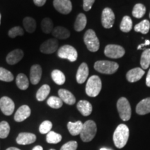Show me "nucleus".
<instances>
[{
    "label": "nucleus",
    "instance_id": "nucleus-1",
    "mask_svg": "<svg viewBox=\"0 0 150 150\" xmlns=\"http://www.w3.org/2000/svg\"><path fill=\"white\" fill-rule=\"evenodd\" d=\"M129 136V130L126 125L121 124L116 128L113 134V142L115 145L121 149L126 145Z\"/></svg>",
    "mask_w": 150,
    "mask_h": 150
},
{
    "label": "nucleus",
    "instance_id": "nucleus-2",
    "mask_svg": "<svg viewBox=\"0 0 150 150\" xmlns=\"http://www.w3.org/2000/svg\"><path fill=\"white\" fill-rule=\"evenodd\" d=\"M102 90V81L97 75H93L88 80L86 86V93L89 97H97Z\"/></svg>",
    "mask_w": 150,
    "mask_h": 150
},
{
    "label": "nucleus",
    "instance_id": "nucleus-3",
    "mask_svg": "<svg viewBox=\"0 0 150 150\" xmlns=\"http://www.w3.org/2000/svg\"><path fill=\"white\" fill-rule=\"evenodd\" d=\"M97 133V125L93 120L86 121L83 125L80 134L81 139L83 142H90L95 138Z\"/></svg>",
    "mask_w": 150,
    "mask_h": 150
},
{
    "label": "nucleus",
    "instance_id": "nucleus-4",
    "mask_svg": "<svg viewBox=\"0 0 150 150\" xmlns=\"http://www.w3.org/2000/svg\"><path fill=\"white\" fill-rule=\"evenodd\" d=\"M119 65L115 62L109 61H99L94 65V68L102 74H112L117 70Z\"/></svg>",
    "mask_w": 150,
    "mask_h": 150
},
{
    "label": "nucleus",
    "instance_id": "nucleus-5",
    "mask_svg": "<svg viewBox=\"0 0 150 150\" xmlns=\"http://www.w3.org/2000/svg\"><path fill=\"white\" fill-rule=\"evenodd\" d=\"M83 40L88 50L92 52H95L99 48V41L96 33L93 29H88L84 34Z\"/></svg>",
    "mask_w": 150,
    "mask_h": 150
},
{
    "label": "nucleus",
    "instance_id": "nucleus-6",
    "mask_svg": "<svg viewBox=\"0 0 150 150\" xmlns=\"http://www.w3.org/2000/svg\"><path fill=\"white\" fill-rule=\"evenodd\" d=\"M117 108L120 117L123 121H128L131 116V108L129 101L125 97H121L117 102Z\"/></svg>",
    "mask_w": 150,
    "mask_h": 150
},
{
    "label": "nucleus",
    "instance_id": "nucleus-7",
    "mask_svg": "<svg viewBox=\"0 0 150 150\" xmlns=\"http://www.w3.org/2000/svg\"><path fill=\"white\" fill-rule=\"evenodd\" d=\"M58 56L61 59H67L71 62H74L77 59L78 53L76 49L72 46L65 45L58 50Z\"/></svg>",
    "mask_w": 150,
    "mask_h": 150
},
{
    "label": "nucleus",
    "instance_id": "nucleus-8",
    "mask_svg": "<svg viewBox=\"0 0 150 150\" xmlns=\"http://www.w3.org/2000/svg\"><path fill=\"white\" fill-rule=\"evenodd\" d=\"M125 54V50L122 47L117 45H108L104 49V54L111 59H119Z\"/></svg>",
    "mask_w": 150,
    "mask_h": 150
},
{
    "label": "nucleus",
    "instance_id": "nucleus-9",
    "mask_svg": "<svg viewBox=\"0 0 150 150\" xmlns=\"http://www.w3.org/2000/svg\"><path fill=\"white\" fill-rule=\"evenodd\" d=\"M115 14L110 8H105L102 13V24L106 29H110L115 22Z\"/></svg>",
    "mask_w": 150,
    "mask_h": 150
},
{
    "label": "nucleus",
    "instance_id": "nucleus-10",
    "mask_svg": "<svg viewBox=\"0 0 150 150\" xmlns=\"http://www.w3.org/2000/svg\"><path fill=\"white\" fill-rule=\"evenodd\" d=\"M53 5L56 11L64 15L70 13L72 9L70 0H54Z\"/></svg>",
    "mask_w": 150,
    "mask_h": 150
},
{
    "label": "nucleus",
    "instance_id": "nucleus-11",
    "mask_svg": "<svg viewBox=\"0 0 150 150\" xmlns=\"http://www.w3.org/2000/svg\"><path fill=\"white\" fill-rule=\"evenodd\" d=\"M0 108L6 115H12L15 109L13 101L8 97H3L0 99Z\"/></svg>",
    "mask_w": 150,
    "mask_h": 150
},
{
    "label": "nucleus",
    "instance_id": "nucleus-12",
    "mask_svg": "<svg viewBox=\"0 0 150 150\" xmlns=\"http://www.w3.org/2000/svg\"><path fill=\"white\" fill-rule=\"evenodd\" d=\"M58 46H59L58 40L56 39L51 38L42 43L40 47V50L43 54H53L56 51Z\"/></svg>",
    "mask_w": 150,
    "mask_h": 150
},
{
    "label": "nucleus",
    "instance_id": "nucleus-13",
    "mask_svg": "<svg viewBox=\"0 0 150 150\" xmlns=\"http://www.w3.org/2000/svg\"><path fill=\"white\" fill-rule=\"evenodd\" d=\"M42 67L40 65H33L30 70V81L33 85H36L40 82L42 76Z\"/></svg>",
    "mask_w": 150,
    "mask_h": 150
},
{
    "label": "nucleus",
    "instance_id": "nucleus-14",
    "mask_svg": "<svg viewBox=\"0 0 150 150\" xmlns=\"http://www.w3.org/2000/svg\"><path fill=\"white\" fill-rule=\"evenodd\" d=\"M31 115V109L27 105H23L20 106L15 114L14 119L16 122H20L27 119Z\"/></svg>",
    "mask_w": 150,
    "mask_h": 150
},
{
    "label": "nucleus",
    "instance_id": "nucleus-15",
    "mask_svg": "<svg viewBox=\"0 0 150 150\" xmlns=\"http://www.w3.org/2000/svg\"><path fill=\"white\" fill-rule=\"evenodd\" d=\"M89 74V69L88 65L86 63H83L79 67L77 72H76V81L78 83H83L87 79Z\"/></svg>",
    "mask_w": 150,
    "mask_h": 150
},
{
    "label": "nucleus",
    "instance_id": "nucleus-16",
    "mask_svg": "<svg viewBox=\"0 0 150 150\" xmlns=\"http://www.w3.org/2000/svg\"><path fill=\"white\" fill-rule=\"evenodd\" d=\"M145 74V70H142L140 67H136V68L131 69L127 73V79L128 81L134 83L138 81L141 79L143 75Z\"/></svg>",
    "mask_w": 150,
    "mask_h": 150
},
{
    "label": "nucleus",
    "instance_id": "nucleus-17",
    "mask_svg": "<svg viewBox=\"0 0 150 150\" xmlns=\"http://www.w3.org/2000/svg\"><path fill=\"white\" fill-rule=\"evenodd\" d=\"M23 51L20 49H17L11 52L6 56V62L9 65H15L21 61L23 58Z\"/></svg>",
    "mask_w": 150,
    "mask_h": 150
},
{
    "label": "nucleus",
    "instance_id": "nucleus-18",
    "mask_svg": "<svg viewBox=\"0 0 150 150\" xmlns=\"http://www.w3.org/2000/svg\"><path fill=\"white\" fill-rule=\"evenodd\" d=\"M36 140L35 135L30 133H20L17 138L16 141L19 145H29Z\"/></svg>",
    "mask_w": 150,
    "mask_h": 150
},
{
    "label": "nucleus",
    "instance_id": "nucleus-19",
    "mask_svg": "<svg viewBox=\"0 0 150 150\" xmlns=\"http://www.w3.org/2000/svg\"><path fill=\"white\" fill-rule=\"evenodd\" d=\"M59 95L63 102L68 105H73L76 103V98L72 93L65 89H60L59 91Z\"/></svg>",
    "mask_w": 150,
    "mask_h": 150
},
{
    "label": "nucleus",
    "instance_id": "nucleus-20",
    "mask_svg": "<svg viewBox=\"0 0 150 150\" xmlns=\"http://www.w3.org/2000/svg\"><path fill=\"white\" fill-rule=\"evenodd\" d=\"M136 112L138 115H143L150 112V97L142 99L136 106Z\"/></svg>",
    "mask_w": 150,
    "mask_h": 150
},
{
    "label": "nucleus",
    "instance_id": "nucleus-21",
    "mask_svg": "<svg viewBox=\"0 0 150 150\" xmlns=\"http://www.w3.org/2000/svg\"><path fill=\"white\" fill-rule=\"evenodd\" d=\"M76 107L83 116H88L93 111V106L91 103L86 100H81L78 102Z\"/></svg>",
    "mask_w": 150,
    "mask_h": 150
},
{
    "label": "nucleus",
    "instance_id": "nucleus-22",
    "mask_svg": "<svg viewBox=\"0 0 150 150\" xmlns=\"http://www.w3.org/2000/svg\"><path fill=\"white\" fill-rule=\"evenodd\" d=\"M52 35L56 38L64 40L70 37V32L68 29L63 27H56L52 31Z\"/></svg>",
    "mask_w": 150,
    "mask_h": 150
},
{
    "label": "nucleus",
    "instance_id": "nucleus-23",
    "mask_svg": "<svg viewBox=\"0 0 150 150\" xmlns=\"http://www.w3.org/2000/svg\"><path fill=\"white\" fill-rule=\"evenodd\" d=\"M83 124L81 121H77L76 122H70L67 124V129H68L69 132L70 133L71 135L77 136L81 132L82 129H83Z\"/></svg>",
    "mask_w": 150,
    "mask_h": 150
},
{
    "label": "nucleus",
    "instance_id": "nucleus-24",
    "mask_svg": "<svg viewBox=\"0 0 150 150\" xmlns=\"http://www.w3.org/2000/svg\"><path fill=\"white\" fill-rule=\"evenodd\" d=\"M87 24V18L83 13H79L76 17L74 23V29L76 31H81L85 29Z\"/></svg>",
    "mask_w": 150,
    "mask_h": 150
},
{
    "label": "nucleus",
    "instance_id": "nucleus-25",
    "mask_svg": "<svg viewBox=\"0 0 150 150\" xmlns=\"http://www.w3.org/2000/svg\"><path fill=\"white\" fill-rule=\"evenodd\" d=\"M23 25L26 31L29 33H33L36 29V22L34 19L30 17H27L24 19Z\"/></svg>",
    "mask_w": 150,
    "mask_h": 150
},
{
    "label": "nucleus",
    "instance_id": "nucleus-26",
    "mask_svg": "<svg viewBox=\"0 0 150 150\" xmlns=\"http://www.w3.org/2000/svg\"><path fill=\"white\" fill-rule=\"evenodd\" d=\"M16 84L20 90H22V91L27 90L29 87V84L27 76L24 74H22V73L19 74L16 77Z\"/></svg>",
    "mask_w": 150,
    "mask_h": 150
},
{
    "label": "nucleus",
    "instance_id": "nucleus-27",
    "mask_svg": "<svg viewBox=\"0 0 150 150\" xmlns=\"http://www.w3.org/2000/svg\"><path fill=\"white\" fill-rule=\"evenodd\" d=\"M50 93V87L47 84L41 86L36 93V99L39 102H42L45 99Z\"/></svg>",
    "mask_w": 150,
    "mask_h": 150
},
{
    "label": "nucleus",
    "instance_id": "nucleus-28",
    "mask_svg": "<svg viewBox=\"0 0 150 150\" xmlns=\"http://www.w3.org/2000/svg\"><path fill=\"white\" fill-rule=\"evenodd\" d=\"M150 29V22L149 20H144L139 24H137L134 27V30L136 32H140L142 34H147Z\"/></svg>",
    "mask_w": 150,
    "mask_h": 150
},
{
    "label": "nucleus",
    "instance_id": "nucleus-29",
    "mask_svg": "<svg viewBox=\"0 0 150 150\" xmlns=\"http://www.w3.org/2000/svg\"><path fill=\"white\" fill-rule=\"evenodd\" d=\"M140 65L142 70H147L150 65V49H146L140 58Z\"/></svg>",
    "mask_w": 150,
    "mask_h": 150
},
{
    "label": "nucleus",
    "instance_id": "nucleus-30",
    "mask_svg": "<svg viewBox=\"0 0 150 150\" xmlns=\"http://www.w3.org/2000/svg\"><path fill=\"white\" fill-rule=\"evenodd\" d=\"M132 20H131V18L129 16H125L122 18V20L120 23V30L123 32L127 33L129 32L131 29H132Z\"/></svg>",
    "mask_w": 150,
    "mask_h": 150
},
{
    "label": "nucleus",
    "instance_id": "nucleus-31",
    "mask_svg": "<svg viewBox=\"0 0 150 150\" xmlns=\"http://www.w3.org/2000/svg\"><path fill=\"white\" fill-rule=\"evenodd\" d=\"M52 78L58 85H63L65 81V76L61 70H54L52 72Z\"/></svg>",
    "mask_w": 150,
    "mask_h": 150
},
{
    "label": "nucleus",
    "instance_id": "nucleus-32",
    "mask_svg": "<svg viewBox=\"0 0 150 150\" xmlns=\"http://www.w3.org/2000/svg\"><path fill=\"white\" fill-rule=\"evenodd\" d=\"M146 13L145 6L142 4H136L133 8L132 15L136 18H141Z\"/></svg>",
    "mask_w": 150,
    "mask_h": 150
},
{
    "label": "nucleus",
    "instance_id": "nucleus-33",
    "mask_svg": "<svg viewBox=\"0 0 150 150\" xmlns=\"http://www.w3.org/2000/svg\"><path fill=\"white\" fill-rule=\"evenodd\" d=\"M41 29L45 33L52 32L54 29L53 22L50 18H44L41 22Z\"/></svg>",
    "mask_w": 150,
    "mask_h": 150
},
{
    "label": "nucleus",
    "instance_id": "nucleus-34",
    "mask_svg": "<svg viewBox=\"0 0 150 150\" xmlns=\"http://www.w3.org/2000/svg\"><path fill=\"white\" fill-rule=\"evenodd\" d=\"M46 140L48 143L56 144L61 141L62 136L61 135L57 134V133L54 132V131H51L47 134Z\"/></svg>",
    "mask_w": 150,
    "mask_h": 150
},
{
    "label": "nucleus",
    "instance_id": "nucleus-35",
    "mask_svg": "<svg viewBox=\"0 0 150 150\" xmlns=\"http://www.w3.org/2000/svg\"><path fill=\"white\" fill-rule=\"evenodd\" d=\"M47 104L52 108L58 109L63 106V101L61 100L60 97L52 96L47 99Z\"/></svg>",
    "mask_w": 150,
    "mask_h": 150
},
{
    "label": "nucleus",
    "instance_id": "nucleus-36",
    "mask_svg": "<svg viewBox=\"0 0 150 150\" xmlns=\"http://www.w3.org/2000/svg\"><path fill=\"white\" fill-rule=\"evenodd\" d=\"M13 79V74L10 71L4 67H0V80L6 82H11Z\"/></svg>",
    "mask_w": 150,
    "mask_h": 150
},
{
    "label": "nucleus",
    "instance_id": "nucleus-37",
    "mask_svg": "<svg viewBox=\"0 0 150 150\" xmlns=\"http://www.w3.org/2000/svg\"><path fill=\"white\" fill-rule=\"evenodd\" d=\"M10 132L9 124L6 121L0 122V138H7Z\"/></svg>",
    "mask_w": 150,
    "mask_h": 150
},
{
    "label": "nucleus",
    "instance_id": "nucleus-38",
    "mask_svg": "<svg viewBox=\"0 0 150 150\" xmlns=\"http://www.w3.org/2000/svg\"><path fill=\"white\" fill-rule=\"evenodd\" d=\"M52 128V123L50 121L46 120L44 121L40 125L39 127V131L42 134H48L50 131H51V129Z\"/></svg>",
    "mask_w": 150,
    "mask_h": 150
},
{
    "label": "nucleus",
    "instance_id": "nucleus-39",
    "mask_svg": "<svg viewBox=\"0 0 150 150\" xmlns=\"http://www.w3.org/2000/svg\"><path fill=\"white\" fill-rule=\"evenodd\" d=\"M24 33V30L22 27H15L9 30L8 36L12 38H14L18 36V35H23Z\"/></svg>",
    "mask_w": 150,
    "mask_h": 150
},
{
    "label": "nucleus",
    "instance_id": "nucleus-40",
    "mask_svg": "<svg viewBox=\"0 0 150 150\" xmlns=\"http://www.w3.org/2000/svg\"><path fill=\"white\" fill-rule=\"evenodd\" d=\"M78 144L76 141H70L62 146L60 150H76Z\"/></svg>",
    "mask_w": 150,
    "mask_h": 150
},
{
    "label": "nucleus",
    "instance_id": "nucleus-41",
    "mask_svg": "<svg viewBox=\"0 0 150 150\" xmlns=\"http://www.w3.org/2000/svg\"><path fill=\"white\" fill-rule=\"evenodd\" d=\"M95 1V0H83V10L85 11H88L91 10Z\"/></svg>",
    "mask_w": 150,
    "mask_h": 150
},
{
    "label": "nucleus",
    "instance_id": "nucleus-42",
    "mask_svg": "<svg viewBox=\"0 0 150 150\" xmlns=\"http://www.w3.org/2000/svg\"><path fill=\"white\" fill-rule=\"evenodd\" d=\"M47 0H33V2L38 6H42L46 3Z\"/></svg>",
    "mask_w": 150,
    "mask_h": 150
},
{
    "label": "nucleus",
    "instance_id": "nucleus-43",
    "mask_svg": "<svg viewBox=\"0 0 150 150\" xmlns=\"http://www.w3.org/2000/svg\"><path fill=\"white\" fill-rule=\"evenodd\" d=\"M146 85H147L148 87H150V69L149 72L147 73V77H146Z\"/></svg>",
    "mask_w": 150,
    "mask_h": 150
},
{
    "label": "nucleus",
    "instance_id": "nucleus-44",
    "mask_svg": "<svg viewBox=\"0 0 150 150\" xmlns=\"http://www.w3.org/2000/svg\"><path fill=\"white\" fill-rule=\"evenodd\" d=\"M150 45V41L149 40H146L145 43L140 45L138 47V50H140V49H142V47H144V46L145 47V46H147V45Z\"/></svg>",
    "mask_w": 150,
    "mask_h": 150
},
{
    "label": "nucleus",
    "instance_id": "nucleus-45",
    "mask_svg": "<svg viewBox=\"0 0 150 150\" xmlns=\"http://www.w3.org/2000/svg\"><path fill=\"white\" fill-rule=\"evenodd\" d=\"M32 150H43V149L41 146L38 145V146H35V147H33Z\"/></svg>",
    "mask_w": 150,
    "mask_h": 150
},
{
    "label": "nucleus",
    "instance_id": "nucleus-46",
    "mask_svg": "<svg viewBox=\"0 0 150 150\" xmlns=\"http://www.w3.org/2000/svg\"><path fill=\"white\" fill-rule=\"evenodd\" d=\"M6 150H20V149H19L18 148H16V147H9Z\"/></svg>",
    "mask_w": 150,
    "mask_h": 150
},
{
    "label": "nucleus",
    "instance_id": "nucleus-47",
    "mask_svg": "<svg viewBox=\"0 0 150 150\" xmlns=\"http://www.w3.org/2000/svg\"><path fill=\"white\" fill-rule=\"evenodd\" d=\"M100 150H110L109 149H107V148H105V147H103L102 149H100Z\"/></svg>",
    "mask_w": 150,
    "mask_h": 150
},
{
    "label": "nucleus",
    "instance_id": "nucleus-48",
    "mask_svg": "<svg viewBox=\"0 0 150 150\" xmlns=\"http://www.w3.org/2000/svg\"><path fill=\"white\" fill-rule=\"evenodd\" d=\"M0 24H1V13H0Z\"/></svg>",
    "mask_w": 150,
    "mask_h": 150
},
{
    "label": "nucleus",
    "instance_id": "nucleus-49",
    "mask_svg": "<svg viewBox=\"0 0 150 150\" xmlns=\"http://www.w3.org/2000/svg\"><path fill=\"white\" fill-rule=\"evenodd\" d=\"M50 150H55V149H50Z\"/></svg>",
    "mask_w": 150,
    "mask_h": 150
},
{
    "label": "nucleus",
    "instance_id": "nucleus-50",
    "mask_svg": "<svg viewBox=\"0 0 150 150\" xmlns=\"http://www.w3.org/2000/svg\"><path fill=\"white\" fill-rule=\"evenodd\" d=\"M149 18H150V13H149Z\"/></svg>",
    "mask_w": 150,
    "mask_h": 150
}]
</instances>
